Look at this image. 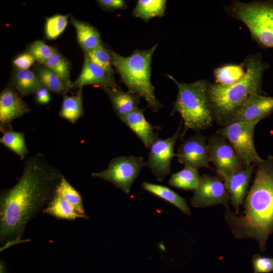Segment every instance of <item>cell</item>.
<instances>
[{
  "label": "cell",
  "mask_w": 273,
  "mask_h": 273,
  "mask_svg": "<svg viewBox=\"0 0 273 273\" xmlns=\"http://www.w3.org/2000/svg\"><path fill=\"white\" fill-rule=\"evenodd\" d=\"M64 175L40 153L24 162L22 176L0 197V240L5 248L22 242L28 222L54 197Z\"/></svg>",
  "instance_id": "obj_1"
},
{
  "label": "cell",
  "mask_w": 273,
  "mask_h": 273,
  "mask_svg": "<svg viewBox=\"0 0 273 273\" xmlns=\"http://www.w3.org/2000/svg\"><path fill=\"white\" fill-rule=\"evenodd\" d=\"M243 212L238 215L225 208L224 218L237 239L255 240L264 252L273 234V156L258 163L253 184L243 201Z\"/></svg>",
  "instance_id": "obj_2"
},
{
  "label": "cell",
  "mask_w": 273,
  "mask_h": 273,
  "mask_svg": "<svg viewBox=\"0 0 273 273\" xmlns=\"http://www.w3.org/2000/svg\"><path fill=\"white\" fill-rule=\"evenodd\" d=\"M244 76L238 82L223 85L209 82L208 94L215 121L223 126L253 94L263 93L262 76L269 65L261 54L248 56L243 62Z\"/></svg>",
  "instance_id": "obj_3"
},
{
  "label": "cell",
  "mask_w": 273,
  "mask_h": 273,
  "mask_svg": "<svg viewBox=\"0 0 273 273\" xmlns=\"http://www.w3.org/2000/svg\"><path fill=\"white\" fill-rule=\"evenodd\" d=\"M157 47L156 44L146 50H136L128 57L109 50L112 65L128 91L144 98L153 112L163 106L156 98L151 81V62Z\"/></svg>",
  "instance_id": "obj_4"
},
{
  "label": "cell",
  "mask_w": 273,
  "mask_h": 273,
  "mask_svg": "<svg viewBox=\"0 0 273 273\" xmlns=\"http://www.w3.org/2000/svg\"><path fill=\"white\" fill-rule=\"evenodd\" d=\"M167 76L175 82L178 88L171 115L177 112L184 121L180 141L183 140L189 129L199 132L211 127L215 119L208 94L209 82L205 79H199L186 83L177 81L169 74Z\"/></svg>",
  "instance_id": "obj_5"
},
{
  "label": "cell",
  "mask_w": 273,
  "mask_h": 273,
  "mask_svg": "<svg viewBox=\"0 0 273 273\" xmlns=\"http://www.w3.org/2000/svg\"><path fill=\"white\" fill-rule=\"evenodd\" d=\"M224 10L242 22L252 39L262 48H273V1L243 3L235 1Z\"/></svg>",
  "instance_id": "obj_6"
},
{
  "label": "cell",
  "mask_w": 273,
  "mask_h": 273,
  "mask_svg": "<svg viewBox=\"0 0 273 273\" xmlns=\"http://www.w3.org/2000/svg\"><path fill=\"white\" fill-rule=\"evenodd\" d=\"M257 122H237L219 129L216 133L232 145L243 164H257L263 159L258 155L254 143V133Z\"/></svg>",
  "instance_id": "obj_7"
},
{
  "label": "cell",
  "mask_w": 273,
  "mask_h": 273,
  "mask_svg": "<svg viewBox=\"0 0 273 273\" xmlns=\"http://www.w3.org/2000/svg\"><path fill=\"white\" fill-rule=\"evenodd\" d=\"M145 162L142 156L116 157L111 160L106 169L94 172L92 176L109 181L129 194L133 183L145 167Z\"/></svg>",
  "instance_id": "obj_8"
},
{
  "label": "cell",
  "mask_w": 273,
  "mask_h": 273,
  "mask_svg": "<svg viewBox=\"0 0 273 273\" xmlns=\"http://www.w3.org/2000/svg\"><path fill=\"white\" fill-rule=\"evenodd\" d=\"M182 122L170 137L163 139L156 132L150 146L149 154L145 167L149 168L158 181H162L171 172L170 166L173 158L175 156L174 146L180 139Z\"/></svg>",
  "instance_id": "obj_9"
},
{
  "label": "cell",
  "mask_w": 273,
  "mask_h": 273,
  "mask_svg": "<svg viewBox=\"0 0 273 273\" xmlns=\"http://www.w3.org/2000/svg\"><path fill=\"white\" fill-rule=\"evenodd\" d=\"M209 161L215 166L217 175L222 179L243 169V164L229 142L221 135L212 134L207 139Z\"/></svg>",
  "instance_id": "obj_10"
},
{
  "label": "cell",
  "mask_w": 273,
  "mask_h": 273,
  "mask_svg": "<svg viewBox=\"0 0 273 273\" xmlns=\"http://www.w3.org/2000/svg\"><path fill=\"white\" fill-rule=\"evenodd\" d=\"M230 201L223 179L218 175L204 174L191 199V204L195 207L204 208L222 204L229 207Z\"/></svg>",
  "instance_id": "obj_11"
},
{
  "label": "cell",
  "mask_w": 273,
  "mask_h": 273,
  "mask_svg": "<svg viewBox=\"0 0 273 273\" xmlns=\"http://www.w3.org/2000/svg\"><path fill=\"white\" fill-rule=\"evenodd\" d=\"M207 139L198 133L184 141L175 154L179 162L196 170L202 167L212 169L209 165Z\"/></svg>",
  "instance_id": "obj_12"
},
{
  "label": "cell",
  "mask_w": 273,
  "mask_h": 273,
  "mask_svg": "<svg viewBox=\"0 0 273 273\" xmlns=\"http://www.w3.org/2000/svg\"><path fill=\"white\" fill-rule=\"evenodd\" d=\"M272 112L273 97L255 93L248 99L224 126L237 122L258 123Z\"/></svg>",
  "instance_id": "obj_13"
},
{
  "label": "cell",
  "mask_w": 273,
  "mask_h": 273,
  "mask_svg": "<svg viewBox=\"0 0 273 273\" xmlns=\"http://www.w3.org/2000/svg\"><path fill=\"white\" fill-rule=\"evenodd\" d=\"M31 109L12 86L5 88L0 95V129L2 132L11 128L15 119L29 113Z\"/></svg>",
  "instance_id": "obj_14"
},
{
  "label": "cell",
  "mask_w": 273,
  "mask_h": 273,
  "mask_svg": "<svg viewBox=\"0 0 273 273\" xmlns=\"http://www.w3.org/2000/svg\"><path fill=\"white\" fill-rule=\"evenodd\" d=\"M257 164H251L223 178L235 213L239 214L240 208L247 194L252 174Z\"/></svg>",
  "instance_id": "obj_15"
},
{
  "label": "cell",
  "mask_w": 273,
  "mask_h": 273,
  "mask_svg": "<svg viewBox=\"0 0 273 273\" xmlns=\"http://www.w3.org/2000/svg\"><path fill=\"white\" fill-rule=\"evenodd\" d=\"M86 85H93L103 90L118 86L114 78L85 55L81 72L76 80L71 82V87L80 88Z\"/></svg>",
  "instance_id": "obj_16"
},
{
  "label": "cell",
  "mask_w": 273,
  "mask_h": 273,
  "mask_svg": "<svg viewBox=\"0 0 273 273\" xmlns=\"http://www.w3.org/2000/svg\"><path fill=\"white\" fill-rule=\"evenodd\" d=\"M121 120L130 128L141 140L147 149L154 139V130L160 129V127L152 125L146 119L144 109L137 108L124 116Z\"/></svg>",
  "instance_id": "obj_17"
},
{
  "label": "cell",
  "mask_w": 273,
  "mask_h": 273,
  "mask_svg": "<svg viewBox=\"0 0 273 273\" xmlns=\"http://www.w3.org/2000/svg\"><path fill=\"white\" fill-rule=\"evenodd\" d=\"M108 96L113 109L121 120L126 114L138 108L141 97L129 91L124 92L118 86L104 89Z\"/></svg>",
  "instance_id": "obj_18"
},
{
  "label": "cell",
  "mask_w": 273,
  "mask_h": 273,
  "mask_svg": "<svg viewBox=\"0 0 273 273\" xmlns=\"http://www.w3.org/2000/svg\"><path fill=\"white\" fill-rule=\"evenodd\" d=\"M42 212L58 219L72 220L88 218L87 216L82 215L69 201L57 193Z\"/></svg>",
  "instance_id": "obj_19"
},
{
  "label": "cell",
  "mask_w": 273,
  "mask_h": 273,
  "mask_svg": "<svg viewBox=\"0 0 273 273\" xmlns=\"http://www.w3.org/2000/svg\"><path fill=\"white\" fill-rule=\"evenodd\" d=\"M12 86L21 97L35 94L42 85L35 73L28 69L16 68L11 77Z\"/></svg>",
  "instance_id": "obj_20"
},
{
  "label": "cell",
  "mask_w": 273,
  "mask_h": 273,
  "mask_svg": "<svg viewBox=\"0 0 273 273\" xmlns=\"http://www.w3.org/2000/svg\"><path fill=\"white\" fill-rule=\"evenodd\" d=\"M76 29L78 42L84 53L91 51L103 44L99 31L89 24L72 18Z\"/></svg>",
  "instance_id": "obj_21"
},
{
  "label": "cell",
  "mask_w": 273,
  "mask_h": 273,
  "mask_svg": "<svg viewBox=\"0 0 273 273\" xmlns=\"http://www.w3.org/2000/svg\"><path fill=\"white\" fill-rule=\"evenodd\" d=\"M142 187L145 190L174 205L184 214L191 215L190 208L188 205L186 199L169 188L146 181L142 183Z\"/></svg>",
  "instance_id": "obj_22"
},
{
  "label": "cell",
  "mask_w": 273,
  "mask_h": 273,
  "mask_svg": "<svg viewBox=\"0 0 273 273\" xmlns=\"http://www.w3.org/2000/svg\"><path fill=\"white\" fill-rule=\"evenodd\" d=\"M59 114L62 118L72 124L75 123L83 115L82 88H79L75 95L71 96L64 95L61 109Z\"/></svg>",
  "instance_id": "obj_23"
},
{
  "label": "cell",
  "mask_w": 273,
  "mask_h": 273,
  "mask_svg": "<svg viewBox=\"0 0 273 273\" xmlns=\"http://www.w3.org/2000/svg\"><path fill=\"white\" fill-rule=\"evenodd\" d=\"M201 179L198 170L185 166L180 171L172 174L168 184L177 189L195 192Z\"/></svg>",
  "instance_id": "obj_24"
},
{
  "label": "cell",
  "mask_w": 273,
  "mask_h": 273,
  "mask_svg": "<svg viewBox=\"0 0 273 273\" xmlns=\"http://www.w3.org/2000/svg\"><path fill=\"white\" fill-rule=\"evenodd\" d=\"M166 5L165 0H139L132 14L148 22L153 17H163Z\"/></svg>",
  "instance_id": "obj_25"
},
{
  "label": "cell",
  "mask_w": 273,
  "mask_h": 273,
  "mask_svg": "<svg viewBox=\"0 0 273 273\" xmlns=\"http://www.w3.org/2000/svg\"><path fill=\"white\" fill-rule=\"evenodd\" d=\"M35 70V74L41 84L49 91L65 95L69 90L70 88L65 82L54 71L44 65L36 66Z\"/></svg>",
  "instance_id": "obj_26"
},
{
  "label": "cell",
  "mask_w": 273,
  "mask_h": 273,
  "mask_svg": "<svg viewBox=\"0 0 273 273\" xmlns=\"http://www.w3.org/2000/svg\"><path fill=\"white\" fill-rule=\"evenodd\" d=\"M244 64H230L215 68L213 75L215 83L230 85L241 80L245 75Z\"/></svg>",
  "instance_id": "obj_27"
},
{
  "label": "cell",
  "mask_w": 273,
  "mask_h": 273,
  "mask_svg": "<svg viewBox=\"0 0 273 273\" xmlns=\"http://www.w3.org/2000/svg\"><path fill=\"white\" fill-rule=\"evenodd\" d=\"M2 132L1 143L17 154L23 160L29 153L24 133L14 131L12 128Z\"/></svg>",
  "instance_id": "obj_28"
},
{
  "label": "cell",
  "mask_w": 273,
  "mask_h": 273,
  "mask_svg": "<svg viewBox=\"0 0 273 273\" xmlns=\"http://www.w3.org/2000/svg\"><path fill=\"white\" fill-rule=\"evenodd\" d=\"M43 64L54 71L69 88H71L70 63L61 54L56 51Z\"/></svg>",
  "instance_id": "obj_29"
},
{
  "label": "cell",
  "mask_w": 273,
  "mask_h": 273,
  "mask_svg": "<svg viewBox=\"0 0 273 273\" xmlns=\"http://www.w3.org/2000/svg\"><path fill=\"white\" fill-rule=\"evenodd\" d=\"M56 193L69 201L82 215L87 216L84 211L83 200L80 194L64 176L57 187Z\"/></svg>",
  "instance_id": "obj_30"
},
{
  "label": "cell",
  "mask_w": 273,
  "mask_h": 273,
  "mask_svg": "<svg viewBox=\"0 0 273 273\" xmlns=\"http://www.w3.org/2000/svg\"><path fill=\"white\" fill-rule=\"evenodd\" d=\"M92 61L103 68L112 78H114V70L112 68L109 50L103 44L96 49L84 53Z\"/></svg>",
  "instance_id": "obj_31"
},
{
  "label": "cell",
  "mask_w": 273,
  "mask_h": 273,
  "mask_svg": "<svg viewBox=\"0 0 273 273\" xmlns=\"http://www.w3.org/2000/svg\"><path fill=\"white\" fill-rule=\"evenodd\" d=\"M69 15L56 14L46 19V35L49 39H55L64 31Z\"/></svg>",
  "instance_id": "obj_32"
},
{
  "label": "cell",
  "mask_w": 273,
  "mask_h": 273,
  "mask_svg": "<svg viewBox=\"0 0 273 273\" xmlns=\"http://www.w3.org/2000/svg\"><path fill=\"white\" fill-rule=\"evenodd\" d=\"M52 47L45 43L43 41L36 40L29 47L28 52L35 60L43 64L56 51Z\"/></svg>",
  "instance_id": "obj_33"
},
{
  "label": "cell",
  "mask_w": 273,
  "mask_h": 273,
  "mask_svg": "<svg viewBox=\"0 0 273 273\" xmlns=\"http://www.w3.org/2000/svg\"><path fill=\"white\" fill-rule=\"evenodd\" d=\"M253 273H269L273 271V257L255 254L252 259Z\"/></svg>",
  "instance_id": "obj_34"
},
{
  "label": "cell",
  "mask_w": 273,
  "mask_h": 273,
  "mask_svg": "<svg viewBox=\"0 0 273 273\" xmlns=\"http://www.w3.org/2000/svg\"><path fill=\"white\" fill-rule=\"evenodd\" d=\"M35 61L33 57L27 52L18 55L13 63L17 69H28Z\"/></svg>",
  "instance_id": "obj_35"
},
{
  "label": "cell",
  "mask_w": 273,
  "mask_h": 273,
  "mask_svg": "<svg viewBox=\"0 0 273 273\" xmlns=\"http://www.w3.org/2000/svg\"><path fill=\"white\" fill-rule=\"evenodd\" d=\"M97 2L105 11L124 10L127 8L126 3L123 0H98Z\"/></svg>",
  "instance_id": "obj_36"
},
{
  "label": "cell",
  "mask_w": 273,
  "mask_h": 273,
  "mask_svg": "<svg viewBox=\"0 0 273 273\" xmlns=\"http://www.w3.org/2000/svg\"><path fill=\"white\" fill-rule=\"evenodd\" d=\"M35 95L37 102L40 104H47L51 100L49 90L43 86L37 90Z\"/></svg>",
  "instance_id": "obj_37"
},
{
  "label": "cell",
  "mask_w": 273,
  "mask_h": 273,
  "mask_svg": "<svg viewBox=\"0 0 273 273\" xmlns=\"http://www.w3.org/2000/svg\"><path fill=\"white\" fill-rule=\"evenodd\" d=\"M1 273H5L4 267L3 263H1Z\"/></svg>",
  "instance_id": "obj_38"
}]
</instances>
